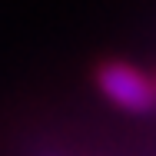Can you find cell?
<instances>
[{
  "mask_svg": "<svg viewBox=\"0 0 156 156\" xmlns=\"http://www.w3.org/2000/svg\"><path fill=\"white\" fill-rule=\"evenodd\" d=\"M96 80H100V90L123 110H136L140 113V110H150L156 100L150 80L143 73H136L133 66H126V63H106Z\"/></svg>",
  "mask_w": 156,
  "mask_h": 156,
  "instance_id": "cell-1",
  "label": "cell"
}]
</instances>
